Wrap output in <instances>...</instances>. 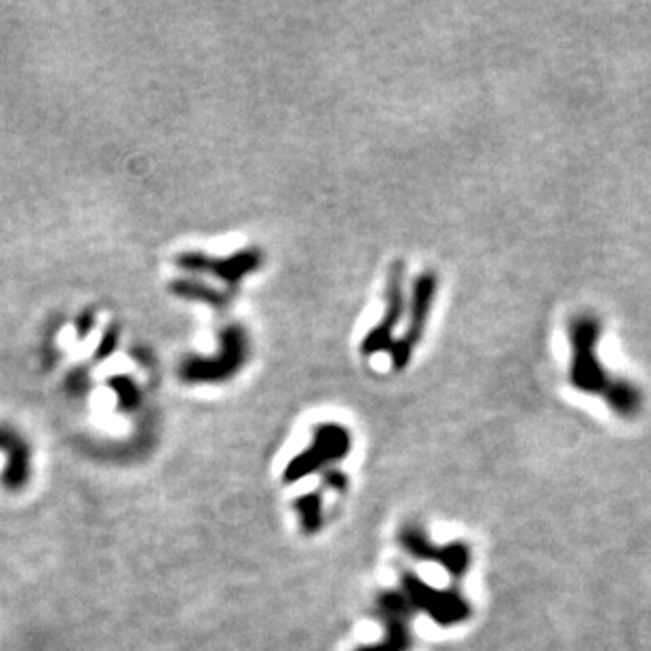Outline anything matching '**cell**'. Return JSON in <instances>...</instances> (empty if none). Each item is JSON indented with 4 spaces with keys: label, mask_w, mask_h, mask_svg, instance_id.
<instances>
[{
    "label": "cell",
    "mask_w": 651,
    "mask_h": 651,
    "mask_svg": "<svg viewBox=\"0 0 651 651\" xmlns=\"http://www.w3.org/2000/svg\"><path fill=\"white\" fill-rule=\"evenodd\" d=\"M437 289H439V276L432 270L422 272L418 279L413 281L411 295L407 298L405 333L401 335V338L394 340V344L390 348V359H392L394 371H403L409 365V361L413 357V350H416V346L422 342V335L428 325L434 298H437Z\"/></svg>",
    "instance_id": "cell-3"
},
{
    "label": "cell",
    "mask_w": 651,
    "mask_h": 651,
    "mask_svg": "<svg viewBox=\"0 0 651 651\" xmlns=\"http://www.w3.org/2000/svg\"><path fill=\"white\" fill-rule=\"evenodd\" d=\"M249 359V335L241 325H228L220 333L217 357H188L180 365V378L190 384L226 382L243 369Z\"/></svg>",
    "instance_id": "cell-2"
},
{
    "label": "cell",
    "mask_w": 651,
    "mask_h": 651,
    "mask_svg": "<svg viewBox=\"0 0 651 651\" xmlns=\"http://www.w3.org/2000/svg\"><path fill=\"white\" fill-rule=\"evenodd\" d=\"M66 388L72 392L74 397H83L89 390V373L87 369H72L70 376L66 378Z\"/></svg>",
    "instance_id": "cell-10"
},
{
    "label": "cell",
    "mask_w": 651,
    "mask_h": 651,
    "mask_svg": "<svg viewBox=\"0 0 651 651\" xmlns=\"http://www.w3.org/2000/svg\"><path fill=\"white\" fill-rule=\"evenodd\" d=\"M171 293L180 295V298H184V300H196V302H203V304H209V306L220 308V310L230 304L228 293L215 289V287H209L205 283H199V281H173Z\"/></svg>",
    "instance_id": "cell-7"
},
{
    "label": "cell",
    "mask_w": 651,
    "mask_h": 651,
    "mask_svg": "<svg viewBox=\"0 0 651 651\" xmlns=\"http://www.w3.org/2000/svg\"><path fill=\"white\" fill-rule=\"evenodd\" d=\"M108 386L114 390V394L118 397V407H121L123 411H135L137 407H140L142 392L131 378H127V376L110 378Z\"/></svg>",
    "instance_id": "cell-8"
},
{
    "label": "cell",
    "mask_w": 651,
    "mask_h": 651,
    "mask_svg": "<svg viewBox=\"0 0 651 651\" xmlns=\"http://www.w3.org/2000/svg\"><path fill=\"white\" fill-rule=\"evenodd\" d=\"M384 314L380 323L373 327L361 344L365 357H373L384 350L390 352L394 344V331L401 325L407 314V293H405V264L394 262L388 270L386 293H384Z\"/></svg>",
    "instance_id": "cell-4"
},
{
    "label": "cell",
    "mask_w": 651,
    "mask_h": 651,
    "mask_svg": "<svg viewBox=\"0 0 651 651\" xmlns=\"http://www.w3.org/2000/svg\"><path fill=\"white\" fill-rule=\"evenodd\" d=\"M350 449V434L344 426L323 424L314 430V441L310 449L298 460H293L287 468V481L310 475L314 468H319L331 460L344 458Z\"/></svg>",
    "instance_id": "cell-6"
},
{
    "label": "cell",
    "mask_w": 651,
    "mask_h": 651,
    "mask_svg": "<svg viewBox=\"0 0 651 651\" xmlns=\"http://www.w3.org/2000/svg\"><path fill=\"white\" fill-rule=\"evenodd\" d=\"M569 346H571V367L569 382L576 390L586 394L607 397L614 392L620 378H611L609 371L597 357V346L601 340V321L595 314H578L567 325Z\"/></svg>",
    "instance_id": "cell-1"
},
{
    "label": "cell",
    "mask_w": 651,
    "mask_h": 651,
    "mask_svg": "<svg viewBox=\"0 0 651 651\" xmlns=\"http://www.w3.org/2000/svg\"><path fill=\"white\" fill-rule=\"evenodd\" d=\"M264 264V255L260 249H243L228 258H209L201 251H188L177 258V266L188 272H205L220 279L228 287L239 285L247 274L255 272Z\"/></svg>",
    "instance_id": "cell-5"
},
{
    "label": "cell",
    "mask_w": 651,
    "mask_h": 651,
    "mask_svg": "<svg viewBox=\"0 0 651 651\" xmlns=\"http://www.w3.org/2000/svg\"><path fill=\"white\" fill-rule=\"evenodd\" d=\"M118 342H121V331H118V327L112 325L104 333V338L100 340V344H97V348H95V361H106L108 357H112L114 350L118 348Z\"/></svg>",
    "instance_id": "cell-9"
},
{
    "label": "cell",
    "mask_w": 651,
    "mask_h": 651,
    "mask_svg": "<svg viewBox=\"0 0 651 651\" xmlns=\"http://www.w3.org/2000/svg\"><path fill=\"white\" fill-rule=\"evenodd\" d=\"M95 325V314L93 310H85L78 314V319H76V333H78V338H85V335H89V331L93 329Z\"/></svg>",
    "instance_id": "cell-11"
}]
</instances>
